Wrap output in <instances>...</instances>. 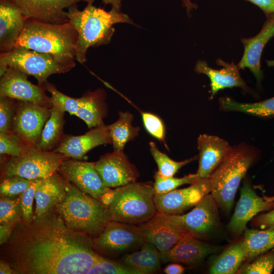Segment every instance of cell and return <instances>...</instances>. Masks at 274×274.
Here are the masks:
<instances>
[{
  "instance_id": "cell-36",
  "label": "cell",
  "mask_w": 274,
  "mask_h": 274,
  "mask_svg": "<svg viewBox=\"0 0 274 274\" xmlns=\"http://www.w3.org/2000/svg\"><path fill=\"white\" fill-rule=\"evenodd\" d=\"M196 174H189L182 178L174 176L164 177L157 171L154 176L153 188L155 194H164L176 189L184 184H191L198 179Z\"/></svg>"
},
{
  "instance_id": "cell-37",
  "label": "cell",
  "mask_w": 274,
  "mask_h": 274,
  "mask_svg": "<svg viewBox=\"0 0 274 274\" xmlns=\"http://www.w3.org/2000/svg\"><path fill=\"white\" fill-rule=\"evenodd\" d=\"M274 268V249L257 257L254 261L239 268L236 273L269 274Z\"/></svg>"
},
{
  "instance_id": "cell-2",
  "label": "cell",
  "mask_w": 274,
  "mask_h": 274,
  "mask_svg": "<svg viewBox=\"0 0 274 274\" xmlns=\"http://www.w3.org/2000/svg\"><path fill=\"white\" fill-rule=\"evenodd\" d=\"M78 32L68 21L53 24L27 19L15 48H25L48 54L69 71L75 62Z\"/></svg>"
},
{
  "instance_id": "cell-13",
  "label": "cell",
  "mask_w": 274,
  "mask_h": 274,
  "mask_svg": "<svg viewBox=\"0 0 274 274\" xmlns=\"http://www.w3.org/2000/svg\"><path fill=\"white\" fill-rule=\"evenodd\" d=\"M27 75L12 67H8L1 78L0 96L18 100L31 102L49 108H52L51 97L45 93L43 85L33 84Z\"/></svg>"
},
{
  "instance_id": "cell-42",
  "label": "cell",
  "mask_w": 274,
  "mask_h": 274,
  "mask_svg": "<svg viewBox=\"0 0 274 274\" xmlns=\"http://www.w3.org/2000/svg\"><path fill=\"white\" fill-rule=\"evenodd\" d=\"M40 180V179L32 180L29 187L20 195L22 213L21 221L24 223H29L33 217L32 204Z\"/></svg>"
},
{
  "instance_id": "cell-21",
  "label": "cell",
  "mask_w": 274,
  "mask_h": 274,
  "mask_svg": "<svg viewBox=\"0 0 274 274\" xmlns=\"http://www.w3.org/2000/svg\"><path fill=\"white\" fill-rule=\"evenodd\" d=\"M138 226L144 241L154 245L160 253L170 249L187 233L171 224L164 214L158 212Z\"/></svg>"
},
{
  "instance_id": "cell-19",
  "label": "cell",
  "mask_w": 274,
  "mask_h": 274,
  "mask_svg": "<svg viewBox=\"0 0 274 274\" xmlns=\"http://www.w3.org/2000/svg\"><path fill=\"white\" fill-rule=\"evenodd\" d=\"M112 144L107 125L105 124L91 129L80 135L65 134L62 141L53 151L70 158L82 160L91 149L97 146Z\"/></svg>"
},
{
  "instance_id": "cell-50",
  "label": "cell",
  "mask_w": 274,
  "mask_h": 274,
  "mask_svg": "<svg viewBox=\"0 0 274 274\" xmlns=\"http://www.w3.org/2000/svg\"><path fill=\"white\" fill-rule=\"evenodd\" d=\"M94 1V0H91ZM105 4L111 5L113 9L120 12L121 8V2L122 0H101Z\"/></svg>"
},
{
  "instance_id": "cell-30",
  "label": "cell",
  "mask_w": 274,
  "mask_h": 274,
  "mask_svg": "<svg viewBox=\"0 0 274 274\" xmlns=\"http://www.w3.org/2000/svg\"><path fill=\"white\" fill-rule=\"evenodd\" d=\"M243 242L246 251V260L254 259L274 249V229L260 230L246 228Z\"/></svg>"
},
{
  "instance_id": "cell-11",
  "label": "cell",
  "mask_w": 274,
  "mask_h": 274,
  "mask_svg": "<svg viewBox=\"0 0 274 274\" xmlns=\"http://www.w3.org/2000/svg\"><path fill=\"white\" fill-rule=\"evenodd\" d=\"M51 114V108L16 100L12 132L28 145L37 147L44 127Z\"/></svg>"
},
{
  "instance_id": "cell-41",
  "label": "cell",
  "mask_w": 274,
  "mask_h": 274,
  "mask_svg": "<svg viewBox=\"0 0 274 274\" xmlns=\"http://www.w3.org/2000/svg\"><path fill=\"white\" fill-rule=\"evenodd\" d=\"M16 104V99L0 96V133H9L12 132Z\"/></svg>"
},
{
  "instance_id": "cell-20",
  "label": "cell",
  "mask_w": 274,
  "mask_h": 274,
  "mask_svg": "<svg viewBox=\"0 0 274 274\" xmlns=\"http://www.w3.org/2000/svg\"><path fill=\"white\" fill-rule=\"evenodd\" d=\"M260 32L253 37L242 38L244 47L242 58L237 64L240 69L248 68L260 83L263 73L260 68V58L263 48L268 41L274 37V13L266 15Z\"/></svg>"
},
{
  "instance_id": "cell-10",
  "label": "cell",
  "mask_w": 274,
  "mask_h": 274,
  "mask_svg": "<svg viewBox=\"0 0 274 274\" xmlns=\"http://www.w3.org/2000/svg\"><path fill=\"white\" fill-rule=\"evenodd\" d=\"M92 242L100 255L117 256L133 252L145 241L138 225L111 220Z\"/></svg>"
},
{
  "instance_id": "cell-32",
  "label": "cell",
  "mask_w": 274,
  "mask_h": 274,
  "mask_svg": "<svg viewBox=\"0 0 274 274\" xmlns=\"http://www.w3.org/2000/svg\"><path fill=\"white\" fill-rule=\"evenodd\" d=\"M219 104L223 111L243 112L263 118L274 117V97L254 103H241L225 96L220 98Z\"/></svg>"
},
{
  "instance_id": "cell-5",
  "label": "cell",
  "mask_w": 274,
  "mask_h": 274,
  "mask_svg": "<svg viewBox=\"0 0 274 274\" xmlns=\"http://www.w3.org/2000/svg\"><path fill=\"white\" fill-rule=\"evenodd\" d=\"M257 156V150L251 145H234L209 177L211 194L226 213L231 210L240 183Z\"/></svg>"
},
{
  "instance_id": "cell-1",
  "label": "cell",
  "mask_w": 274,
  "mask_h": 274,
  "mask_svg": "<svg viewBox=\"0 0 274 274\" xmlns=\"http://www.w3.org/2000/svg\"><path fill=\"white\" fill-rule=\"evenodd\" d=\"M92 237L68 228L55 207L21 221L1 245L16 274H87L99 256Z\"/></svg>"
},
{
  "instance_id": "cell-46",
  "label": "cell",
  "mask_w": 274,
  "mask_h": 274,
  "mask_svg": "<svg viewBox=\"0 0 274 274\" xmlns=\"http://www.w3.org/2000/svg\"><path fill=\"white\" fill-rule=\"evenodd\" d=\"M15 227L9 224H0V245L6 243L10 237Z\"/></svg>"
},
{
  "instance_id": "cell-40",
  "label": "cell",
  "mask_w": 274,
  "mask_h": 274,
  "mask_svg": "<svg viewBox=\"0 0 274 274\" xmlns=\"http://www.w3.org/2000/svg\"><path fill=\"white\" fill-rule=\"evenodd\" d=\"M1 179V196L9 197L19 196L29 187L31 182V180L18 176Z\"/></svg>"
},
{
  "instance_id": "cell-28",
  "label": "cell",
  "mask_w": 274,
  "mask_h": 274,
  "mask_svg": "<svg viewBox=\"0 0 274 274\" xmlns=\"http://www.w3.org/2000/svg\"><path fill=\"white\" fill-rule=\"evenodd\" d=\"M64 112L51 108V115L43 129L37 148L42 151H53L64 138Z\"/></svg>"
},
{
  "instance_id": "cell-8",
  "label": "cell",
  "mask_w": 274,
  "mask_h": 274,
  "mask_svg": "<svg viewBox=\"0 0 274 274\" xmlns=\"http://www.w3.org/2000/svg\"><path fill=\"white\" fill-rule=\"evenodd\" d=\"M0 64L33 76L40 85H43L52 74L69 71L51 55L22 47L1 53Z\"/></svg>"
},
{
  "instance_id": "cell-45",
  "label": "cell",
  "mask_w": 274,
  "mask_h": 274,
  "mask_svg": "<svg viewBox=\"0 0 274 274\" xmlns=\"http://www.w3.org/2000/svg\"><path fill=\"white\" fill-rule=\"evenodd\" d=\"M259 7L267 15L274 13V0H247Z\"/></svg>"
},
{
  "instance_id": "cell-51",
  "label": "cell",
  "mask_w": 274,
  "mask_h": 274,
  "mask_svg": "<svg viewBox=\"0 0 274 274\" xmlns=\"http://www.w3.org/2000/svg\"><path fill=\"white\" fill-rule=\"evenodd\" d=\"M183 5L187 9V11L188 14H190V12L192 9L196 8V5L192 3L190 0H183Z\"/></svg>"
},
{
  "instance_id": "cell-26",
  "label": "cell",
  "mask_w": 274,
  "mask_h": 274,
  "mask_svg": "<svg viewBox=\"0 0 274 274\" xmlns=\"http://www.w3.org/2000/svg\"><path fill=\"white\" fill-rule=\"evenodd\" d=\"M121 261L138 274L154 273L161 268L160 252L154 245L145 241L139 250L124 255Z\"/></svg>"
},
{
  "instance_id": "cell-33",
  "label": "cell",
  "mask_w": 274,
  "mask_h": 274,
  "mask_svg": "<svg viewBox=\"0 0 274 274\" xmlns=\"http://www.w3.org/2000/svg\"><path fill=\"white\" fill-rule=\"evenodd\" d=\"M46 90L51 94L52 108L63 112H67L71 115H75L80 107L87 99V93L80 98H74L67 96L59 90L53 84L47 81L43 85Z\"/></svg>"
},
{
  "instance_id": "cell-23",
  "label": "cell",
  "mask_w": 274,
  "mask_h": 274,
  "mask_svg": "<svg viewBox=\"0 0 274 274\" xmlns=\"http://www.w3.org/2000/svg\"><path fill=\"white\" fill-rule=\"evenodd\" d=\"M216 63L223 67L220 70L212 68L208 63L199 60L194 67V71L198 74L207 75L211 82V98L217 92L226 88L240 87L244 91L250 93L251 89L246 85L239 74V68L234 63H228L220 58L217 59Z\"/></svg>"
},
{
  "instance_id": "cell-29",
  "label": "cell",
  "mask_w": 274,
  "mask_h": 274,
  "mask_svg": "<svg viewBox=\"0 0 274 274\" xmlns=\"http://www.w3.org/2000/svg\"><path fill=\"white\" fill-rule=\"evenodd\" d=\"M246 260V251L243 241L231 245L213 262L209 272L213 274L236 273Z\"/></svg>"
},
{
  "instance_id": "cell-3",
  "label": "cell",
  "mask_w": 274,
  "mask_h": 274,
  "mask_svg": "<svg viewBox=\"0 0 274 274\" xmlns=\"http://www.w3.org/2000/svg\"><path fill=\"white\" fill-rule=\"evenodd\" d=\"M93 2L88 0L82 11L78 9L76 4L66 12L68 22L78 32L75 59L81 63L85 62L89 47H98L110 42L115 31L114 24L132 23L127 15L113 9L106 11L94 7Z\"/></svg>"
},
{
  "instance_id": "cell-39",
  "label": "cell",
  "mask_w": 274,
  "mask_h": 274,
  "mask_svg": "<svg viewBox=\"0 0 274 274\" xmlns=\"http://www.w3.org/2000/svg\"><path fill=\"white\" fill-rule=\"evenodd\" d=\"M87 274H138L123 263L100 255Z\"/></svg>"
},
{
  "instance_id": "cell-17",
  "label": "cell",
  "mask_w": 274,
  "mask_h": 274,
  "mask_svg": "<svg viewBox=\"0 0 274 274\" xmlns=\"http://www.w3.org/2000/svg\"><path fill=\"white\" fill-rule=\"evenodd\" d=\"M19 8L25 18L53 24L68 21L65 9L82 1L88 0H8Z\"/></svg>"
},
{
  "instance_id": "cell-34",
  "label": "cell",
  "mask_w": 274,
  "mask_h": 274,
  "mask_svg": "<svg viewBox=\"0 0 274 274\" xmlns=\"http://www.w3.org/2000/svg\"><path fill=\"white\" fill-rule=\"evenodd\" d=\"M149 147L150 152L157 165L158 172L164 177L174 176L182 167L197 158V156H195L182 161H176L161 152L154 142L149 143Z\"/></svg>"
},
{
  "instance_id": "cell-43",
  "label": "cell",
  "mask_w": 274,
  "mask_h": 274,
  "mask_svg": "<svg viewBox=\"0 0 274 274\" xmlns=\"http://www.w3.org/2000/svg\"><path fill=\"white\" fill-rule=\"evenodd\" d=\"M141 114L144 126L147 131L159 141L165 143V128L161 119L150 113L142 112Z\"/></svg>"
},
{
  "instance_id": "cell-22",
  "label": "cell",
  "mask_w": 274,
  "mask_h": 274,
  "mask_svg": "<svg viewBox=\"0 0 274 274\" xmlns=\"http://www.w3.org/2000/svg\"><path fill=\"white\" fill-rule=\"evenodd\" d=\"M232 147L225 140L215 135L202 134L197 138L199 179L209 178L229 153Z\"/></svg>"
},
{
  "instance_id": "cell-15",
  "label": "cell",
  "mask_w": 274,
  "mask_h": 274,
  "mask_svg": "<svg viewBox=\"0 0 274 274\" xmlns=\"http://www.w3.org/2000/svg\"><path fill=\"white\" fill-rule=\"evenodd\" d=\"M95 167L104 184L110 188L136 182L140 175L123 151L114 150L101 156Z\"/></svg>"
},
{
  "instance_id": "cell-16",
  "label": "cell",
  "mask_w": 274,
  "mask_h": 274,
  "mask_svg": "<svg viewBox=\"0 0 274 274\" xmlns=\"http://www.w3.org/2000/svg\"><path fill=\"white\" fill-rule=\"evenodd\" d=\"M274 207V196H258L247 181L241 190L239 199L227 225V228L236 235L242 234L248 222L260 212Z\"/></svg>"
},
{
  "instance_id": "cell-35",
  "label": "cell",
  "mask_w": 274,
  "mask_h": 274,
  "mask_svg": "<svg viewBox=\"0 0 274 274\" xmlns=\"http://www.w3.org/2000/svg\"><path fill=\"white\" fill-rule=\"evenodd\" d=\"M22 209L20 195L14 197L1 196L0 224L15 227L21 221Z\"/></svg>"
},
{
  "instance_id": "cell-25",
  "label": "cell",
  "mask_w": 274,
  "mask_h": 274,
  "mask_svg": "<svg viewBox=\"0 0 274 274\" xmlns=\"http://www.w3.org/2000/svg\"><path fill=\"white\" fill-rule=\"evenodd\" d=\"M26 18L16 5L8 0H0V50L8 52L15 48Z\"/></svg>"
},
{
  "instance_id": "cell-24",
  "label": "cell",
  "mask_w": 274,
  "mask_h": 274,
  "mask_svg": "<svg viewBox=\"0 0 274 274\" xmlns=\"http://www.w3.org/2000/svg\"><path fill=\"white\" fill-rule=\"evenodd\" d=\"M70 183L58 172L40 179L36 190L34 215L39 216L45 214L62 202Z\"/></svg>"
},
{
  "instance_id": "cell-38",
  "label": "cell",
  "mask_w": 274,
  "mask_h": 274,
  "mask_svg": "<svg viewBox=\"0 0 274 274\" xmlns=\"http://www.w3.org/2000/svg\"><path fill=\"white\" fill-rule=\"evenodd\" d=\"M31 146L12 132L0 133V154L17 157L24 153Z\"/></svg>"
},
{
  "instance_id": "cell-49",
  "label": "cell",
  "mask_w": 274,
  "mask_h": 274,
  "mask_svg": "<svg viewBox=\"0 0 274 274\" xmlns=\"http://www.w3.org/2000/svg\"><path fill=\"white\" fill-rule=\"evenodd\" d=\"M0 273L1 274H16L10 264L4 260H0Z\"/></svg>"
},
{
  "instance_id": "cell-4",
  "label": "cell",
  "mask_w": 274,
  "mask_h": 274,
  "mask_svg": "<svg viewBox=\"0 0 274 274\" xmlns=\"http://www.w3.org/2000/svg\"><path fill=\"white\" fill-rule=\"evenodd\" d=\"M55 208L68 228L92 238L99 235L111 220L108 207L71 182L65 199Z\"/></svg>"
},
{
  "instance_id": "cell-31",
  "label": "cell",
  "mask_w": 274,
  "mask_h": 274,
  "mask_svg": "<svg viewBox=\"0 0 274 274\" xmlns=\"http://www.w3.org/2000/svg\"><path fill=\"white\" fill-rule=\"evenodd\" d=\"M119 118L107 125L114 150L123 151L126 144L136 138L140 128L132 126L133 115L128 112H120Z\"/></svg>"
},
{
  "instance_id": "cell-14",
  "label": "cell",
  "mask_w": 274,
  "mask_h": 274,
  "mask_svg": "<svg viewBox=\"0 0 274 274\" xmlns=\"http://www.w3.org/2000/svg\"><path fill=\"white\" fill-rule=\"evenodd\" d=\"M57 172L66 180L84 193L99 199L110 188L103 183L95 167V162L68 158L63 161Z\"/></svg>"
},
{
  "instance_id": "cell-12",
  "label": "cell",
  "mask_w": 274,
  "mask_h": 274,
  "mask_svg": "<svg viewBox=\"0 0 274 274\" xmlns=\"http://www.w3.org/2000/svg\"><path fill=\"white\" fill-rule=\"evenodd\" d=\"M210 192L209 179H198L188 187L155 194L154 202L157 212L179 215L194 207Z\"/></svg>"
},
{
  "instance_id": "cell-7",
  "label": "cell",
  "mask_w": 274,
  "mask_h": 274,
  "mask_svg": "<svg viewBox=\"0 0 274 274\" xmlns=\"http://www.w3.org/2000/svg\"><path fill=\"white\" fill-rule=\"evenodd\" d=\"M67 158L60 153L31 147L18 156H8L1 160V179L14 176L29 180L44 178L57 172L62 162Z\"/></svg>"
},
{
  "instance_id": "cell-6",
  "label": "cell",
  "mask_w": 274,
  "mask_h": 274,
  "mask_svg": "<svg viewBox=\"0 0 274 274\" xmlns=\"http://www.w3.org/2000/svg\"><path fill=\"white\" fill-rule=\"evenodd\" d=\"M115 189L109 207L111 220L138 225L157 214L153 183L134 182Z\"/></svg>"
},
{
  "instance_id": "cell-27",
  "label": "cell",
  "mask_w": 274,
  "mask_h": 274,
  "mask_svg": "<svg viewBox=\"0 0 274 274\" xmlns=\"http://www.w3.org/2000/svg\"><path fill=\"white\" fill-rule=\"evenodd\" d=\"M87 99L77 111L75 115L83 120L89 129L104 124L106 113V95L102 89L87 93Z\"/></svg>"
},
{
  "instance_id": "cell-18",
  "label": "cell",
  "mask_w": 274,
  "mask_h": 274,
  "mask_svg": "<svg viewBox=\"0 0 274 274\" xmlns=\"http://www.w3.org/2000/svg\"><path fill=\"white\" fill-rule=\"evenodd\" d=\"M217 249L187 233L170 249L160 253V258L164 263L176 262L194 266L201 263Z\"/></svg>"
},
{
  "instance_id": "cell-9",
  "label": "cell",
  "mask_w": 274,
  "mask_h": 274,
  "mask_svg": "<svg viewBox=\"0 0 274 274\" xmlns=\"http://www.w3.org/2000/svg\"><path fill=\"white\" fill-rule=\"evenodd\" d=\"M218 205L211 194L205 196L189 212L182 215L164 214L168 221L185 232L202 239L219 226Z\"/></svg>"
},
{
  "instance_id": "cell-47",
  "label": "cell",
  "mask_w": 274,
  "mask_h": 274,
  "mask_svg": "<svg viewBox=\"0 0 274 274\" xmlns=\"http://www.w3.org/2000/svg\"><path fill=\"white\" fill-rule=\"evenodd\" d=\"M185 268L183 266L176 262L168 264L163 270L166 274H182Z\"/></svg>"
},
{
  "instance_id": "cell-48",
  "label": "cell",
  "mask_w": 274,
  "mask_h": 274,
  "mask_svg": "<svg viewBox=\"0 0 274 274\" xmlns=\"http://www.w3.org/2000/svg\"><path fill=\"white\" fill-rule=\"evenodd\" d=\"M116 194L115 189H110L109 191L104 193L99 198L100 201L106 206L109 207L113 202Z\"/></svg>"
},
{
  "instance_id": "cell-44",
  "label": "cell",
  "mask_w": 274,
  "mask_h": 274,
  "mask_svg": "<svg viewBox=\"0 0 274 274\" xmlns=\"http://www.w3.org/2000/svg\"><path fill=\"white\" fill-rule=\"evenodd\" d=\"M255 224L262 229H274V209L271 211L258 216Z\"/></svg>"
}]
</instances>
